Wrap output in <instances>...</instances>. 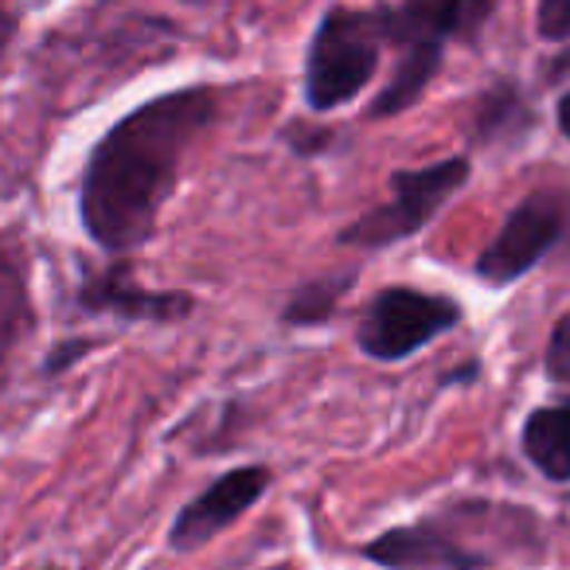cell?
Segmentation results:
<instances>
[{
    "label": "cell",
    "mask_w": 570,
    "mask_h": 570,
    "mask_svg": "<svg viewBox=\"0 0 570 570\" xmlns=\"http://www.w3.org/2000/svg\"><path fill=\"white\" fill-rule=\"evenodd\" d=\"M212 87H184L118 118L90 149L79 184L82 230L114 258L149 243L188 149L215 126Z\"/></svg>",
    "instance_id": "6da1fadb"
},
{
    "label": "cell",
    "mask_w": 570,
    "mask_h": 570,
    "mask_svg": "<svg viewBox=\"0 0 570 570\" xmlns=\"http://www.w3.org/2000/svg\"><path fill=\"white\" fill-rule=\"evenodd\" d=\"M372 12H375V24H380L383 43H399L403 48L395 75H391V82L380 90V98L367 110L372 121H383L411 110L426 95L434 75L442 71L445 43L473 32L492 12V4H469V0L430 4V0H419V4H380Z\"/></svg>",
    "instance_id": "7a4b0ae2"
},
{
    "label": "cell",
    "mask_w": 570,
    "mask_h": 570,
    "mask_svg": "<svg viewBox=\"0 0 570 570\" xmlns=\"http://www.w3.org/2000/svg\"><path fill=\"white\" fill-rule=\"evenodd\" d=\"M383 36L375 12L360 9H328L313 32L309 56H305V102L309 110L328 114L348 106L372 82L380 67Z\"/></svg>",
    "instance_id": "3957f363"
},
{
    "label": "cell",
    "mask_w": 570,
    "mask_h": 570,
    "mask_svg": "<svg viewBox=\"0 0 570 570\" xmlns=\"http://www.w3.org/2000/svg\"><path fill=\"white\" fill-rule=\"evenodd\" d=\"M469 160L450 157L426 168H403L391 176V199L360 215L352 227L341 230V246H360V250H383L391 243L419 235L469 180Z\"/></svg>",
    "instance_id": "277c9868"
},
{
    "label": "cell",
    "mask_w": 570,
    "mask_h": 570,
    "mask_svg": "<svg viewBox=\"0 0 570 570\" xmlns=\"http://www.w3.org/2000/svg\"><path fill=\"white\" fill-rule=\"evenodd\" d=\"M461 325V305L442 294H422L411 285H387L367 302L356 325V344L364 356L380 360V364H395V360L414 356L438 341L442 333Z\"/></svg>",
    "instance_id": "5b68a950"
},
{
    "label": "cell",
    "mask_w": 570,
    "mask_h": 570,
    "mask_svg": "<svg viewBox=\"0 0 570 570\" xmlns=\"http://www.w3.org/2000/svg\"><path fill=\"white\" fill-rule=\"evenodd\" d=\"M269 484H274V473L266 465H238L223 473L219 481H212L196 500H188L176 512L173 528H168V547L180 554L199 551L215 535H223L235 520H243L266 497Z\"/></svg>",
    "instance_id": "8992f818"
},
{
    "label": "cell",
    "mask_w": 570,
    "mask_h": 570,
    "mask_svg": "<svg viewBox=\"0 0 570 570\" xmlns=\"http://www.w3.org/2000/svg\"><path fill=\"white\" fill-rule=\"evenodd\" d=\"M562 204L551 191L528 196L512 215L504 219L500 235L489 243V250L476 258V274L489 285H512L515 277L528 274L535 262L562 238Z\"/></svg>",
    "instance_id": "52a82bcc"
},
{
    "label": "cell",
    "mask_w": 570,
    "mask_h": 570,
    "mask_svg": "<svg viewBox=\"0 0 570 570\" xmlns=\"http://www.w3.org/2000/svg\"><path fill=\"white\" fill-rule=\"evenodd\" d=\"M79 305L87 313H110L121 321H160V325H173V321H188L196 309V297L180 294V289H141L134 282V266L126 258L114 262L106 269H90L79 285Z\"/></svg>",
    "instance_id": "ba28073f"
},
{
    "label": "cell",
    "mask_w": 570,
    "mask_h": 570,
    "mask_svg": "<svg viewBox=\"0 0 570 570\" xmlns=\"http://www.w3.org/2000/svg\"><path fill=\"white\" fill-rule=\"evenodd\" d=\"M364 559L383 570H481L484 559L465 551L450 531L438 523H403L387 528L380 539L364 547Z\"/></svg>",
    "instance_id": "9c48e42d"
},
{
    "label": "cell",
    "mask_w": 570,
    "mask_h": 570,
    "mask_svg": "<svg viewBox=\"0 0 570 570\" xmlns=\"http://www.w3.org/2000/svg\"><path fill=\"white\" fill-rule=\"evenodd\" d=\"M523 453L551 481H570V403L543 406L523 422Z\"/></svg>",
    "instance_id": "30bf717a"
},
{
    "label": "cell",
    "mask_w": 570,
    "mask_h": 570,
    "mask_svg": "<svg viewBox=\"0 0 570 570\" xmlns=\"http://www.w3.org/2000/svg\"><path fill=\"white\" fill-rule=\"evenodd\" d=\"M28 325H32V297H28L24 266L9 243H0V372Z\"/></svg>",
    "instance_id": "8fae6325"
},
{
    "label": "cell",
    "mask_w": 570,
    "mask_h": 570,
    "mask_svg": "<svg viewBox=\"0 0 570 570\" xmlns=\"http://www.w3.org/2000/svg\"><path fill=\"white\" fill-rule=\"evenodd\" d=\"M352 289V274L348 277H313L302 282L294 289V297L285 302L282 321L294 328H309V325H325L336 313V305L344 302V294Z\"/></svg>",
    "instance_id": "7c38bea8"
},
{
    "label": "cell",
    "mask_w": 570,
    "mask_h": 570,
    "mask_svg": "<svg viewBox=\"0 0 570 570\" xmlns=\"http://www.w3.org/2000/svg\"><path fill=\"white\" fill-rule=\"evenodd\" d=\"M547 372H551V380L570 383V317L554 325L551 344H547Z\"/></svg>",
    "instance_id": "4fadbf2b"
},
{
    "label": "cell",
    "mask_w": 570,
    "mask_h": 570,
    "mask_svg": "<svg viewBox=\"0 0 570 570\" xmlns=\"http://www.w3.org/2000/svg\"><path fill=\"white\" fill-rule=\"evenodd\" d=\"M535 20L543 40H570V0H543Z\"/></svg>",
    "instance_id": "5bb4252c"
},
{
    "label": "cell",
    "mask_w": 570,
    "mask_h": 570,
    "mask_svg": "<svg viewBox=\"0 0 570 570\" xmlns=\"http://www.w3.org/2000/svg\"><path fill=\"white\" fill-rule=\"evenodd\" d=\"M90 348H95V344H90V341H67L63 348H56V352H51V356H48V364H43V372H48V375L63 372V367H71L75 360H79L82 352H90Z\"/></svg>",
    "instance_id": "9a60e30c"
},
{
    "label": "cell",
    "mask_w": 570,
    "mask_h": 570,
    "mask_svg": "<svg viewBox=\"0 0 570 570\" xmlns=\"http://www.w3.org/2000/svg\"><path fill=\"white\" fill-rule=\"evenodd\" d=\"M17 28H20L17 12L0 9V63H4V56H9V48H12V40H17Z\"/></svg>",
    "instance_id": "2e32d148"
},
{
    "label": "cell",
    "mask_w": 570,
    "mask_h": 570,
    "mask_svg": "<svg viewBox=\"0 0 570 570\" xmlns=\"http://www.w3.org/2000/svg\"><path fill=\"white\" fill-rule=\"evenodd\" d=\"M559 129L570 137V95H562V98H559Z\"/></svg>",
    "instance_id": "e0dca14e"
}]
</instances>
